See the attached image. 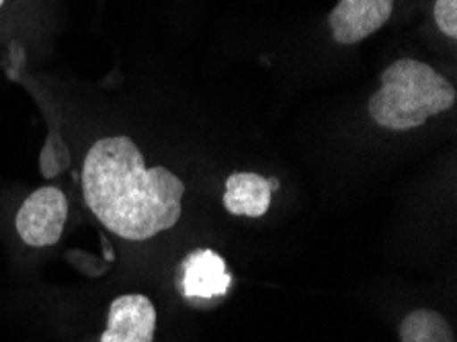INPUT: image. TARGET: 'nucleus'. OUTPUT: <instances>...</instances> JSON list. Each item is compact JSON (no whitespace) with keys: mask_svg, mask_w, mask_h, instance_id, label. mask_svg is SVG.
<instances>
[{"mask_svg":"<svg viewBox=\"0 0 457 342\" xmlns=\"http://www.w3.org/2000/svg\"><path fill=\"white\" fill-rule=\"evenodd\" d=\"M433 17L437 29L449 39L457 38V0H435Z\"/></svg>","mask_w":457,"mask_h":342,"instance_id":"10","label":"nucleus"},{"mask_svg":"<svg viewBox=\"0 0 457 342\" xmlns=\"http://www.w3.org/2000/svg\"><path fill=\"white\" fill-rule=\"evenodd\" d=\"M156 308L142 293H123L109 304L99 342H154Z\"/></svg>","mask_w":457,"mask_h":342,"instance_id":"5","label":"nucleus"},{"mask_svg":"<svg viewBox=\"0 0 457 342\" xmlns=\"http://www.w3.org/2000/svg\"><path fill=\"white\" fill-rule=\"evenodd\" d=\"M396 0H338L328 15L332 39L341 46L361 44L392 19Z\"/></svg>","mask_w":457,"mask_h":342,"instance_id":"4","label":"nucleus"},{"mask_svg":"<svg viewBox=\"0 0 457 342\" xmlns=\"http://www.w3.org/2000/svg\"><path fill=\"white\" fill-rule=\"evenodd\" d=\"M232 277L226 261L213 250H193L179 269V288L187 299H213L226 296Z\"/></svg>","mask_w":457,"mask_h":342,"instance_id":"6","label":"nucleus"},{"mask_svg":"<svg viewBox=\"0 0 457 342\" xmlns=\"http://www.w3.org/2000/svg\"><path fill=\"white\" fill-rule=\"evenodd\" d=\"M71 199L58 185L33 188L15 213L17 238L33 250L52 248L66 232Z\"/></svg>","mask_w":457,"mask_h":342,"instance_id":"3","label":"nucleus"},{"mask_svg":"<svg viewBox=\"0 0 457 342\" xmlns=\"http://www.w3.org/2000/svg\"><path fill=\"white\" fill-rule=\"evenodd\" d=\"M400 342H455V334L439 312L419 308L400 324Z\"/></svg>","mask_w":457,"mask_h":342,"instance_id":"9","label":"nucleus"},{"mask_svg":"<svg viewBox=\"0 0 457 342\" xmlns=\"http://www.w3.org/2000/svg\"><path fill=\"white\" fill-rule=\"evenodd\" d=\"M281 183L259 172H234L226 180L224 207L238 218H262L271 207V197Z\"/></svg>","mask_w":457,"mask_h":342,"instance_id":"7","label":"nucleus"},{"mask_svg":"<svg viewBox=\"0 0 457 342\" xmlns=\"http://www.w3.org/2000/svg\"><path fill=\"white\" fill-rule=\"evenodd\" d=\"M457 90L427 62L400 58L379 76V88L367 111L373 123L387 131H411L453 109Z\"/></svg>","mask_w":457,"mask_h":342,"instance_id":"2","label":"nucleus"},{"mask_svg":"<svg viewBox=\"0 0 457 342\" xmlns=\"http://www.w3.org/2000/svg\"><path fill=\"white\" fill-rule=\"evenodd\" d=\"M37 11L31 0H0V58L19 44L29 54V39L37 31Z\"/></svg>","mask_w":457,"mask_h":342,"instance_id":"8","label":"nucleus"},{"mask_svg":"<svg viewBox=\"0 0 457 342\" xmlns=\"http://www.w3.org/2000/svg\"><path fill=\"white\" fill-rule=\"evenodd\" d=\"M79 183L93 218L126 242L156 238L183 215V179L162 164L148 166L129 134L95 136L80 154Z\"/></svg>","mask_w":457,"mask_h":342,"instance_id":"1","label":"nucleus"}]
</instances>
